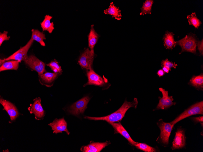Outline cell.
<instances>
[{
  "label": "cell",
  "instance_id": "6da1fadb",
  "mask_svg": "<svg viewBox=\"0 0 203 152\" xmlns=\"http://www.w3.org/2000/svg\"><path fill=\"white\" fill-rule=\"evenodd\" d=\"M138 102L136 98H134L131 102L125 100L121 106L117 111L108 116L101 117H93L85 116L84 118L90 120L105 121L109 123L119 122L121 120L127 111L131 107L136 108Z\"/></svg>",
  "mask_w": 203,
  "mask_h": 152
},
{
  "label": "cell",
  "instance_id": "7a4b0ae2",
  "mask_svg": "<svg viewBox=\"0 0 203 152\" xmlns=\"http://www.w3.org/2000/svg\"><path fill=\"white\" fill-rule=\"evenodd\" d=\"M197 114H203V101L192 105L170 123L173 126L179 121L190 116Z\"/></svg>",
  "mask_w": 203,
  "mask_h": 152
},
{
  "label": "cell",
  "instance_id": "3957f363",
  "mask_svg": "<svg viewBox=\"0 0 203 152\" xmlns=\"http://www.w3.org/2000/svg\"><path fill=\"white\" fill-rule=\"evenodd\" d=\"M176 42L177 45H179L181 48V51L180 54L184 52L196 54L198 42L194 35H186L182 39Z\"/></svg>",
  "mask_w": 203,
  "mask_h": 152
},
{
  "label": "cell",
  "instance_id": "277c9868",
  "mask_svg": "<svg viewBox=\"0 0 203 152\" xmlns=\"http://www.w3.org/2000/svg\"><path fill=\"white\" fill-rule=\"evenodd\" d=\"M23 61L31 69L36 72L38 75L46 72L45 64L33 55H27Z\"/></svg>",
  "mask_w": 203,
  "mask_h": 152
},
{
  "label": "cell",
  "instance_id": "5b68a950",
  "mask_svg": "<svg viewBox=\"0 0 203 152\" xmlns=\"http://www.w3.org/2000/svg\"><path fill=\"white\" fill-rule=\"evenodd\" d=\"M157 124L160 130V134L157 139V140L160 141L164 145H167L169 143V137L174 126L169 123L164 122L162 119L159 120Z\"/></svg>",
  "mask_w": 203,
  "mask_h": 152
},
{
  "label": "cell",
  "instance_id": "8992f818",
  "mask_svg": "<svg viewBox=\"0 0 203 152\" xmlns=\"http://www.w3.org/2000/svg\"><path fill=\"white\" fill-rule=\"evenodd\" d=\"M89 100L90 98L88 96L79 100L68 108V112L70 113L75 116L83 113L87 108V105Z\"/></svg>",
  "mask_w": 203,
  "mask_h": 152
},
{
  "label": "cell",
  "instance_id": "52a82bcc",
  "mask_svg": "<svg viewBox=\"0 0 203 152\" xmlns=\"http://www.w3.org/2000/svg\"><path fill=\"white\" fill-rule=\"evenodd\" d=\"M94 52L93 49H87L79 58L78 62L83 68L90 70L91 69L94 59Z\"/></svg>",
  "mask_w": 203,
  "mask_h": 152
},
{
  "label": "cell",
  "instance_id": "ba28073f",
  "mask_svg": "<svg viewBox=\"0 0 203 152\" xmlns=\"http://www.w3.org/2000/svg\"><path fill=\"white\" fill-rule=\"evenodd\" d=\"M33 41L34 40L31 37L25 46L21 48L7 58L4 59L5 61L12 60L21 62V61H23L27 56L28 51L33 44Z\"/></svg>",
  "mask_w": 203,
  "mask_h": 152
},
{
  "label": "cell",
  "instance_id": "9c48e42d",
  "mask_svg": "<svg viewBox=\"0 0 203 152\" xmlns=\"http://www.w3.org/2000/svg\"><path fill=\"white\" fill-rule=\"evenodd\" d=\"M28 110L30 113L34 115L35 119L37 120H43L45 115L40 97L36 98L33 100V103L30 104Z\"/></svg>",
  "mask_w": 203,
  "mask_h": 152
},
{
  "label": "cell",
  "instance_id": "30bf717a",
  "mask_svg": "<svg viewBox=\"0 0 203 152\" xmlns=\"http://www.w3.org/2000/svg\"><path fill=\"white\" fill-rule=\"evenodd\" d=\"M159 90L162 94V97H159V102L156 110L166 109L173 105H175L176 102H173L174 99L172 96H169L168 92L162 88H160Z\"/></svg>",
  "mask_w": 203,
  "mask_h": 152
},
{
  "label": "cell",
  "instance_id": "8fae6325",
  "mask_svg": "<svg viewBox=\"0 0 203 152\" xmlns=\"http://www.w3.org/2000/svg\"><path fill=\"white\" fill-rule=\"evenodd\" d=\"M0 103L3 107V110H5L9 116V123H12L19 116L18 110L13 104L2 98L0 99Z\"/></svg>",
  "mask_w": 203,
  "mask_h": 152
},
{
  "label": "cell",
  "instance_id": "7c38bea8",
  "mask_svg": "<svg viewBox=\"0 0 203 152\" xmlns=\"http://www.w3.org/2000/svg\"><path fill=\"white\" fill-rule=\"evenodd\" d=\"M49 125L51 127L53 133H61L65 131L68 135L70 133L67 129V123L63 117L59 119H55Z\"/></svg>",
  "mask_w": 203,
  "mask_h": 152
},
{
  "label": "cell",
  "instance_id": "4fadbf2b",
  "mask_svg": "<svg viewBox=\"0 0 203 152\" xmlns=\"http://www.w3.org/2000/svg\"><path fill=\"white\" fill-rule=\"evenodd\" d=\"M186 137L184 130L181 129H178L175 133L171 149L175 150L182 148L185 145Z\"/></svg>",
  "mask_w": 203,
  "mask_h": 152
},
{
  "label": "cell",
  "instance_id": "5bb4252c",
  "mask_svg": "<svg viewBox=\"0 0 203 152\" xmlns=\"http://www.w3.org/2000/svg\"><path fill=\"white\" fill-rule=\"evenodd\" d=\"M110 144L109 141L102 143L92 142L86 146L81 147V150L83 152H99Z\"/></svg>",
  "mask_w": 203,
  "mask_h": 152
},
{
  "label": "cell",
  "instance_id": "9a60e30c",
  "mask_svg": "<svg viewBox=\"0 0 203 152\" xmlns=\"http://www.w3.org/2000/svg\"><path fill=\"white\" fill-rule=\"evenodd\" d=\"M89 70L87 73L88 82L84 86L90 85L103 86L105 83L104 80L92 69Z\"/></svg>",
  "mask_w": 203,
  "mask_h": 152
},
{
  "label": "cell",
  "instance_id": "2e32d148",
  "mask_svg": "<svg viewBox=\"0 0 203 152\" xmlns=\"http://www.w3.org/2000/svg\"><path fill=\"white\" fill-rule=\"evenodd\" d=\"M59 74L60 73L46 72L38 75L39 80L41 84L47 87L51 86Z\"/></svg>",
  "mask_w": 203,
  "mask_h": 152
},
{
  "label": "cell",
  "instance_id": "e0dca14e",
  "mask_svg": "<svg viewBox=\"0 0 203 152\" xmlns=\"http://www.w3.org/2000/svg\"><path fill=\"white\" fill-rule=\"evenodd\" d=\"M115 130V133H119L125 138L132 145L135 146L136 142L131 138L128 132L119 122L109 123Z\"/></svg>",
  "mask_w": 203,
  "mask_h": 152
},
{
  "label": "cell",
  "instance_id": "ac0fdd59",
  "mask_svg": "<svg viewBox=\"0 0 203 152\" xmlns=\"http://www.w3.org/2000/svg\"><path fill=\"white\" fill-rule=\"evenodd\" d=\"M174 34L172 32L166 31L163 37L164 47L167 49H171L177 45L174 38Z\"/></svg>",
  "mask_w": 203,
  "mask_h": 152
},
{
  "label": "cell",
  "instance_id": "d6986e66",
  "mask_svg": "<svg viewBox=\"0 0 203 152\" xmlns=\"http://www.w3.org/2000/svg\"><path fill=\"white\" fill-rule=\"evenodd\" d=\"M104 13L106 14H109L118 20L121 19L122 15L121 11L119 8L115 5L113 2H111L109 8L104 10Z\"/></svg>",
  "mask_w": 203,
  "mask_h": 152
},
{
  "label": "cell",
  "instance_id": "ffe728a7",
  "mask_svg": "<svg viewBox=\"0 0 203 152\" xmlns=\"http://www.w3.org/2000/svg\"><path fill=\"white\" fill-rule=\"evenodd\" d=\"M52 16L46 15L43 21L40 22V25L43 31H47L49 33H51L54 29L53 22H51L50 20Z\"/></svg>",
  "mask_w": 203,
  "mask_h": 152
},
{
  "label": "cell",
  "instance_id": "44dd1931",
  "mask_svg": "<svg viewBox=\"0 0 203 152\" xmlns=\"http://www.w3.org/2000/svg\"><path fill=\"white\" fill-rule=\"evenodd\" d=\"M20 62L15 60L6 61L1 66L0 71L8 70H16L18 69L19 63Z\"/></svg>",
  "mask_w": 203,
  "mask_h": 152
},
{
  "label": "cell",
  "instance_id": "7402d4cb",
  "mask_svg": "<svg viewBox=\"0 0 203 152\" xmlns=\"http://www.w3.org/2000/svg\"><path fill=\"white\" fill-rule=\"evenodd\" d=\"M88 37L89 46L91 49H93L99 37V35L95 30L93 25L91 26L90 31Z\"/></svg>",
  "mask_w": 203,
  "mask_h": 152
},
{
  "label": "cell",
  "instance_id": "603a6c76",
  "mask_svg": "<svg viewBox=\"0 0 203 152\" xmlns=\"http://www.w3.org/2000/svg\"><path fill=\"white\" fill-rule=\"evenodd\" d=\"M31 31L32 33L31 37L33 39L39 42L41 46H45L43 41L44 39H46L45 34L37 29H32Z\"/></svg>",
  "mask_w": 203,
  "mask_h": 152
},
{
  "label": "cell",
  "instance_id": "cb8c5ba5",
  "mask_svg": "<svg viewBox=\"0 0 203 152\" xmlns=\"http://www.w3.org/2000/svg\"><path fill=\"white\" fill-rule=\"evenodd\" d=\"M190 84L192 86L198 89L203 88V74L193 76L190 81Z\"/></svg>",
  "mask_w": 203,
  "mask_h": 152
},
{
  "label": "cell",
  "instance_id": "d4e9b609",
  "mask_svg": "<svg viewBox=\"0 0 203 152\" xmlns=\"http://www.w3.org/2000/svg\"><path fill=\"white\" fill-rule=\"evenodd\" d=\"M153 1L152 0H146L143 3L141 8V15H143L147 14H151V9Z\"/></svg>",
  "mask_w": 203,
  "mask_h": 152
},
{
  "label": "cell",
  "instance_id": "484cf974",
  "mask_svg": "<svg viewBox=\"0 0 203 152\" xmlns=\"http://www.w3.org/2000/svg\"><path fill=\"white\" fill-rule=\"evenodd\" d=\"M187 19L190 25H192L195 28H198L201 24V21L197 17L195 12H193L187 16Z\"/></svg>",
  "mask_w": 203,
  "mask_h": 152
},
{
  "label": "cell",
  "instance_id": "4316f807",
  "mask_svg": "<svg viewBox=\"0 0 203 152\" xmlns=\"http://www.w3.org/2000/svg\"><path fill=\"white\" fill-rule=\"evenodd\" d=\"M137 148L145 152H155L156 149L146 144L137 142L135 146Z\"/></svg>",
  "mask_w": 203,
  "mask_h": 152
},
{
  "label": "cell",
  "instance_id": "83f0119b",
  "mask_svg": "<svg viewBox=\"0 0 203 152\" xmlns=\"http://www.w3.org/2000/svg\"><path fill=\"white\" fill-rule=\"evenodd\" d=\"M47 66H49L54 73H60L62 72L61 66L59 65L58 62L56 61H51L47 64Z\"/></svg>",
  "mask_w": 203,
  "mask_h": 152
},
{
  "label": "cell",
  "instance_id": "f1b7e54d",
  "mask_svg": "<svg viewBox=\"0 0 203 152\" xmlns=\"http://www.w3.org/2000/svg\"><path fill=\"white\" fill-rule=\"evenodd\" d=\"M161 66H165L169 68L170 70L171 68H176L177 65L175 62H173L169 61L168 59L163 60L161 62Z\"/></svg>",
  "mask_w": 203,
  "mask_h": 152
},
{
  "label": "cell",
  "instance_id": "f546056e",
  "mask_svg": "<svg viewBox=\"0 0 203 152\" xmlns=\"http://www.w3.org/2000/svg\"><path fill=\"white\" fill-rule=\"evenodd\" d=\"M8 32L4 31L3 32H0V46H1L3 41L9 40L10 36H7Z\"/></svg>",
  "mask_w": 203,
  "mask_h": 152
},
{
  "label": "cell",
  "instance_id": "4dcf8cb0",
  "mask_svg": "<svg viewBox=\"0 0 203 152\" xmlns=\"http://www.w3.org/2000/svg\"><path fill=\"white\" fill-rule=\"evenodd\" d=\"M198 49L201 55H203V39L198 41L197 44Z\"/></svg>",
  "mask_w": 203,
  "mask_h": 152
},
{
  "label": "cell",
  "instance_id": "1f68e13d",
  "mask_svg": "<svg viewBox=\"0 0 203 152\" xmlns=\"http://www.w3.org/2000/svg\"><path fill=\"white\" fill-rule=\"evenodd\" d=\"M192 119L196 123H203V116L198 117H193L192 118Z\"/></svg>",
  "mask_w": 203,
  "mask_h": 152
},
{
  "label": "cell",
  "instance_id": "d6a6232c",
  "mask_svg": "<svg viewBox=\"0 0 203 152\" xmlns=\"http://www.w3.org/2000/svg\"><path fill=\"white\" fill-rule=\"evenodd\" d=\"M157 74L159 77L163 76L164 74V72L162 69L159 70L157 72Z\"/></svg>",
  "mask_w": 203,
  "mask_h": 152
},
{
  "label": "cell",
  "instance_id": "836d02e7",
  "mask_svg": "<svg viewBox=\"0 0 203 152\" xmlns=\"http://www.w3.org/2000/svg\"><path fill=\"white\" fill-rule=\"evenodd\" d=\"M162 67V70L164 73H168L169 72L170 70L169 68L165 66H163Z\"/></svg>",
  "mask_w": 203,
  "mask_h": 152
},
{
  "label": "cell",
  "instance_id": "e575fe53",
  "mask_svg": "<svg viewBox=\"0 0 203 152\" xmlns=\"http://www.w3.org/2000/svg\"><path fill=\"white\" fill-rule=\"evenodd\" d=\"M6 61L4 59H0V66H1L2 64L5 62Z\"/></svg>",
  "mask_w": 203,
  "mask_h": 152
}]
</instances>
